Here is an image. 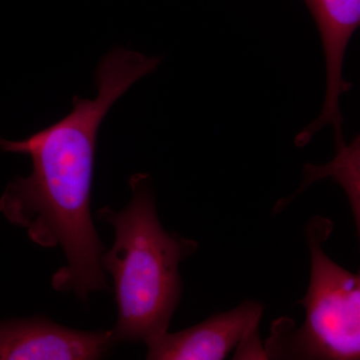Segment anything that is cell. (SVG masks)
Listing matches in <instances>:
<instances>
[{"label":"cell","mask_w":360,"mask_h":360,"mask_svg":"<svg viewBox=\"0 0 360 360\" xmlns=\"http://www.w3.org/2000/svg\"><path fill=\"white\" fill-rule=\"evenodd\" d=\"M314 15L323 45L326 63V94L321 115L315 120L319 127H340L343 118L340 99L350 89L342 77L347 45L360 25V0H304Z\"/></svg>","instance_id":"8992f818"},{"label":"cell","mask_w":360,"mask_h":360,"mask_svg":"<svg viewBox=\"0 0 360 360\" xmlns=\"http://www.w3.org/2000/svg\"><path fill=\"white\" fill-rule=\"evenodd\" d=\"M260 303L248 300L236 309L179 333H165L146 342L151 360H222L234 348V359H266L258 326L264 314Z\"/></svg>","instance_id":"277c9868"},{"label":"cell","mask_w":360,"mask_h":360,"mask_svg":"<svg viewBox=\"0 0 360 360\" xmlns=\"http://www.w3.org/2000/svg\"><path fill=\"white\" fill-rule=\"evenodd\" d=\"M333 224L316 217L307 227L311 274L307 311L300 329L288 319L277 321L264 348L266 359L359 360L360 356V276L336 264L322 250Z\"/></svg>","instance_id":"3957f363"},{"label":"cell","mask_w":360,"mask_h":360,"mask_svg":"<svg viewBox=\"0 0 360 360\" xmlns=\"http://www.w3.org/2000/svg\"><path fill=\"white\" fill-rule=\"evenodd\" d=\"M112 331H82L45 316L0 321V360H94L108 354Z\"/></svg>","instance_id":"5b68a950"},{"label":"cell","mask_w":360,"mask_h":360,"mask_svg":"<svg viewBox=\"0 0 360 360\" xmlns=\"http://www.w3.org/2000/svg\"><path fill=\"white\" fill-rule=\"evenodd\" d=\"M160 61L113 49L97 68L96 98L73 97L68 115L25 139L0 137L2 151L30 156L32 162L28 176L9 182L0 198V212L37 245L63 248L68 264L51 281L58 292L86 300L94 291L110 290L101 264L104 248L90 206L97 135L113 104Z\"/></svg>","instance_id":"6da1fadb"},{"label":"cell","mask_w":360,"mask_h":360,"mask_svg":"<svg viewBox=\"0 0 360 360\" xmlns=\"http://www.w3.org/2000/svg\"><path fill=\"white\" fill-rule=\"evenodd\" d=\"M132 200L122 210H97V219L112 225L115 243L101 264L113 278L118 319L113 340L146 343L167 333L179 307L182 283L180 262L198 250V243L161 226L148 174L129 180Z\"/></svg>","instance_id":"7a4b0ae2"}]
</instances>
